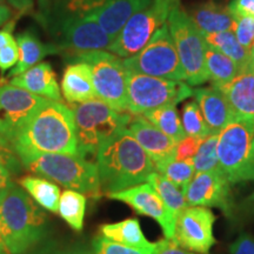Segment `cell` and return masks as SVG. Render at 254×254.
Wrapping results in <instances>:
<instances>
[{"label": "cell", "mask_w": 254, "mask_h": 254, "mask_svg": "<svg viewBox=\"0 0 254 254\" xmlns=\"http://www.w3.org/2000/svg\"><path fill=\"white\" fill-rule=\"evenodd\" d=\"M57 31L60 37V49L73 50L74 53L109 50L114 41L97 21L87 15L62 17Z\"/></svg>", "instance_id": "cell-14"}, {"label": "cell", "mask_w": 254, "mask_h": 254, "mask_svg": "<svg viewBox=\"0 0 254 254\" xmlns=\"http://www.w3.org/2000/svg\"><path fill=\"white\" fill-rule=\"evenodd\" d=\"M245 180H254V141L251 148L247 163L244 166L239 176V182H245Z\"/></svg>", "instance_id": "cell-45"}, {"label": "cell", "mask_w": 254, "mask_h": 254, "mask_svg": "<svg viewBox=\"0 0 254 254\" xmlns=\"http://www.w3.org/2000/svg\"><path fill=\"white\" fill-rule=\"evenodd\" d=\"M47 99L12 84L0 86V134L13 142L25 125Z\"/></svg>", "instance_id": "cell-12"}, {"label": "cell", "mask_w": 254, "mask_h": 254, "mask_svg": "<svg viewBox=\"0 0 254 254\" xmlns=\"http://www.w3.org/2000/svg\"><path fill=\"white\" fill-rule=\"evenodd\" d=\"M58 212L74 231H81L86 212V198L74 190H65L60 195Z\"/></svg>", "instance_id": "cell-31"}, {"label": "cell", "mask_w": 254, "mask_h": 254, "mask_svg": "<svg viewBox=\"0 0 254 254\" xmlns=\"http://www.w3.org/2000/svg\"><path fill=\"white\" fill-rule=\"evenodd\" d=\"M182 123L186 135L204 139L211 134L196 101H187L184 105Z\"/></svg>", "instance_id": "cell-34"}, {"label": "cell", "mask_w": 254, "mask_h": 254, "mask_svg": "<svg viewBox=\"0 0 254 254\" xmlns=\"http://www.w3.org/2000/svg\"><path fill=\"white\" fill-rule=\"evenodd\" d=\"M5 1H7L14 8L23 9V11L31 8L32 5H33V0H5Z\"/></svg>", "instance_id": "cell-48"}, {"label": "cell", "mask_w": 254, "mask_h": 254, "mask_svg": "<svg viewBox=\"0 0 254 254\" xmlns=\"http://www.w3.org/2000/svg\"><path fill=\"white\" fill-rule=\"evenodd\" d=\"M62 93L69 104H81L97 98L90 66L82 60L68 64L62 79Z\"/></svg>", "instance_id": "cell-22"}, {"label": "cell", "mask_w": 254, "mask_h": 254, "mask_svg": "<svg viewBox=\"0 0 254 254\" xmlns=\"http://www.w3.org/2000/svg\"><path fill=\"white\" fill-rule=\"evenodd\" d=\"M252 52H254V43H253V47H252Z\"/></svg>", "instance_id": "cell-54"}, {"label": "cell", "mask_w": 254, "mask_h": 254, "mask_svg": "<svg viewBox=\"0 0 254 254\" xmlns=\"http://www.w3.org/2000/svg\"><path fill=\"white\" fill-rule=\"evenodd\" d=\"M205 64L209 80L215 87L228 84L241 71L236 62L214 50L213 47L208 46L207 44H206L205 50Z\"/></svg>", "instance_id": "cell-28"}, {"label": "cell", "mask_w": 254, "mask_h": 254, "mask_svg": "<svg viewBox=\"0 0 254 254\" xmlns=\"http://www.w3.org/2000/svg\"><path fill=\"white\" fill-rule=\"evenodd\" d=\"M78 140V154L82 158L97 157L98 151L131 123V114L112 109L103 100L94 99L72 107Z\"/></svg>", "instance_id": "cell-5"}, {"label": "cell", "mask_w": 254, "mask_h": 254, "mask_svg": "<svg viewBox=\"0 0 254 254\" xmlns=\"http://www.w3.org/2000/svg\"><path fill=\"white\" fill-rule=\"evenodd\" d=\"M215 215L208 207L187 206L178 215L173 239L183 249L199 254H208L215 245L213 225Z\"/></svg>", "instance_id": "cell-13"}, {"label": "cell", "mask_w": 254, "mask_h": 254, "mask_svg": "<svg viewBox=\"0 0 254 254\" xmlns=\"http://www.w3.org/2000/svg\"><path fill=\"white\" fill-rule=\"evenodd\" d=\"M236 19V34L240 45L252 53V47L254 43V18L251 15H234Z\"/></svg>", "instance_id": "cell-38"}, {"label": "cell", "mask_w": 254, "mask_h": 254, "mask_svg": "<svg viewBox=\"0 0 254 254\" xmlns=\"http://www.w3.org/2000/svg\"><path fill=\"white\" fill-rule=\"evenodd\" d=\"M193 97L199 105L211 134H218L227 124L236 119L225 95L213 85L195 88L193 90Z\"/></svg>", "instance_id": "cell-19"}, {"label": "cell", "mask_w": 254, "mask_h": 254, "mask_svg": "<svg viewBox=\"0 0 254 254\" xmlns=\"http://www.w3.org/2000/svg\"><path fill=\"white\" fill-rule=\"evenodd\" d=\"M92 247H93L94 254H155L157 243H155V246L151 249H136V247L114 243L100 236L94 238V240L92 241Z\"/></svg>", "instance_id": "cell-36"}, {"label": "cell", "mask_w": 254, "mask_h": 254, "mask_svg": "<svg viewBox=\"0 0 254 254\" xmlns=\"http://www.w3.org/2000/svg\"><path fill=\"white\" fill-rule=\"evenodd\" d=\"M252 53H253V55H254V52H252Z\"/></svg>", "instance_id": "cell-55"}, {"label": "cell", "mask_w": 254, "mask_h": 254, "mask_svg": "<svg viewBox=\"0 0 254 254\" xmlns=\"http://www.w3.org/2000/svg\"><path fill=\"white\" fill-rule=\"evenodd\" d=\"M100 236L114 243L136 249H151L155 246L154 243L146 239L138 219L129 218L113 224H105L100 227Z\"/></svg>", "instance_id": "cell-25"}, {"label": "cell", "mask_w": 254, "mask_h": 254, "mask_svg": "<svg viewBox=\"0 0 254 254\" xmlns=\"http://www.w3.org/2000/svg\"><path fill=\"white\" fill-rule=\"evenodd\" d=\"M12 147L18 157L32 153L78 154L72 109L60 101L46 100L21 129Z\"/></svg>", "instance_id": "cell-1"}, {"label": "cell", "mask_w": 254, "mask_h": 254, "mask_svg": "<svg viewBox=\"0 0 254 254\" xmlns=\"http://www.w3.org/2000/svg\"><path fill=\"white\" fill-rule=\"evenodd\" d=\"M13 182L11 179V173L4 165L0 163V193L5 192L9 187L13 185Z\"/></svg>", "instance_id": "cell-47"}, {"label": "cell", "mask_w": 254, "mask_h": 254, "mask_svg": "<svg viewBox=\"0 0 254 254\" xmlns=\"http://www.w3.org/2000/svg\"><path fill=\"white\" fill-rule=\"evenodd\" d=\"M190 17L201 33L234 31L236 27V19L230 7L214 0H207L196 5Z\"/></svg>", "instance_id": "cell-23"}, {"label": "cell", "mask_w": 254, "mask_h": 254, "mask_svg": "<svg viewBox=\"0 0 254 254\" xmlns=\"http://www.w3.org/2000/svg\"><path fill=\"white\" fill-rule=\"evenodd\" d=\"M17 44L19 49V60L17 65L11 71L12 78L33 67L46 56L63 52V50L58 45L44 44L39 38L28 31L18 34Z\"/></svg>", "instance_id": "cell-24"}, {"label": "cell", "mask_w": 254, "mask_h": 254, "mask_svg": "<svg viewBox=\"0 0 254 254\" xmlns=\"http://www.w3.org/2000/svg\"><path fill=\"white\" fill-rule=\"evenodd\" d=\"M11 15H12L11 8H9L7 5L0 4V26L4 25L6 21H8L9 18H11Z\"/></svg>", "instance_id": "cell-49"}, {"label": "cell", "mask_w": 254, "mask_h": 254, "mask_svg": "<svg viewBox=\"0 0 254 254\" xmlns=\"http://www.w3.org/2000/svg\"><path fill=\"white\" fill-rule=\"evenodd\" d=\"M45 214L23 187L13 184L0 193V236L9 254H26L45 241Z\"/></svg>", "instance_id": "cell-3"}, {"label": "cell", "mask_w": 254, "mask_h": 254, "mask_svg": "<svg viewBox=\"0 0 254 254\" xmlns=\"http://www.w3.org/2000/svg\"><path fill=\"white\" fill-rule=\"evenodd\" d=\"M19 60V49L17 39L9 43L7 46L0 50V69L1 72L8 71L17 65Z\"/></svg>", "instance_id": "cell-41"}, {"label": "cell", "mask_w": 254, "mask_h": 254, "mask_svg": "<svg viewBox=\"0 0 254 254\" xmlns=\"http://www.w3.org/2000/svg\"><path fill=\"white\" fill-rule=\"evenodd\" d=\"M225 95L236 119L254 126V67L239 72L233 80L218 87Z\"/></svg>", "instance_id": "cell-18"}, {"label": "cell", "mask_w": 254, "mask_h": 254, "mask_svg": "<svg viewBox=\"0 0 254 254\" xmlns=\"http://www.w3.org/2000/svg\"><path fill=\"white\" fill-rule=\"evenodd\" d=\"M151 0H107L99 9L88 14L113 40L118 37L127 21L141 11Z\"/></svg>", "instance_id": "cell-20"}, {"label": "cell", "mask_w": 254, "mask_h": 254, "mask_svg": "<svg viewBox=\"0 0 254 254\" xmlns=\"http://www.w3.org/2000/svg\"><path fill=\"white\" fill-rule=\"evenodd\" d=\"M182 0H151L127 21L109 51L120 58H129L146 46L153 34L167 23L168 17Z\"/></svg>", "instance_id": "cell-8"}, {"label": "cell", "mask_w": 254, "mask_h": 254, "mask_svg": "<svg viewBox=\"0 0 254 254\" xmlns=\"http://www.w3.org/2000/svg\"><path fill=\"white\" fill-rule=\"evenodd\" d=\"M20 186L40 207L52 213L58 212L62 192L55 183L43 177L28 176L20 180Z\"/></svg>", "instance_id": "cell-26"}, {"label": "cell", "mask_w": 254, "mask_h": 254, "mask_svg": "<svg viewBox=\"0 0 254 254\" xmlns=\"http://www.w3.org/2000/svg\"><path fill=\"white\" fill-rule=\"evenodd\" d=\"M53 1L56 2V7L63 17H85L99 9L107 0H53Z\"/></svg>", "instance_id": "cell-35"}, {"label": "cell", "mask_w": 254, "mask_h": 254, "mask_svg": "<svg viewBox=\"0 0 254 254\" xmlns=\"http://www.w3.org/2000/svg\"><path fill=\"white\" fill-rule=\"evenodd\" d=\"M142 116L152 125L160 129L167 136L172 138L176 142H179L186 136L182 119H180L179 113H178L177 105H166V106L148 111Z\"/></svg>", "instance_id": "cell-29"}, {"label": "cell", "mask_w": 254, "mask_h": 254, "mask_svg": "<svg viewBox=\"0 0 254 254\" xmlns=\"http://www.w3.org/2000/svg\"><path fill=\"white\" fill-rule=\"evenodd\" d=\"M0 163L9 171V173L17 174L20 172L21 161L18 154L12 147V145L5 140V138L0 134Z\"/></svg>", "instance_id": "cell-39"}, {"label": "cell", "mask_w": 254, "mask_h": 254, "mask_svg": "<svg viewBox=\"0 0 254 254\" xmlns=\"http://www.w3.org/2000/svg\"><path fill=\"white\" fill-rule=\"evenodd\" d=\"M26 254H94V252L77 244H65L50 240L43 241Z\"/></svg>", "instance_id": "cell-37"}, {"label": "cell", "mask_w": 254, "mask_h": 254, "mask_svg": "<svg viewBox=\"0 0 254 254\" xmlns=\"http://www.w3.org/2000/svg\"><path fill=\"white\" fill-rule=\"evenodd\" d=\"M155 254H199L183 249L174 239H165L158 241L155 247Z\"/></svg>", "instance_id": "cell-43"}, {"label": "cell", "mask_w": 254, "mask_h": 254, "mask_svg": "<svg viewBox=\"0 0 254 254\" xmlns=\"http://www.w3.org/2000/svg\"><path fill=\"white\" fill-rule=\"evenodd\" d=\"M205 43L214 50L227 56L236 62L241 71L250 66L252 60V53L244 49L238 41L233 31L218 32V33H201Z\"/></svg>", "instance_id": "cell-27"}, {"label": "cell", "mask_w": 254, "mask_h": 254, "mask_svg": "<svg viewBox=\"0 0 254 254\" xmlns=\"http://www.w3.org/2000/svg\"><path fill=\"white\" fill-rule=\"evenodd\" d=\"M232 14L251 15L254 18V0H232L228 4Z\"/></svg>", "instance_id": "cell-44"}, {"label": "cell", "mask_w": 254, "mask_h": 254, "mask_svg": "<svg viewBox=\"0 0 254 254\" xmlns=\"http://www.w3.org/2000/svg\"><path fill=\"white\" fill-rule=\"evenodd\" d=\"M254 141V126L245 120L234 119L218 133L219 171L231 184L239 183Z\"/></svg>", "instance_id": "cell-11"}, {"label": "cell", "mask_w": 254, "mask_h": 254, "mask_svg": "<svg viewBox=\"0 0 254 254\" xmlns=\"http://www.w3.org/2000/svg\"><path fill=\"white\" fill-rule=\"evenodd\" d=\"M167 24L185 73L186 84L190 86L205 84L209 78L205 64L206 43L201 32L180 6L170 14Z\"/></svg>", "instance_id": "cell-7"}, {"label": "cell", "mask_w": 254, "mask_h": 254, "mask_svg": "<svg viewBox=\"0 0 254 254\" xmlns=\"http://www.w3.org/2000/svg\"><path fill=\"white\" fill-rule=\"evenodd\" d=\"M244 209H246L250 214L254 215V190L244 201Z\"/></svg>", "instance_id": "cell-50"}, {"label": "cell", "mask_w": 254, "mask_h": 254, "mask_svg": "<svg viewBox=\"0 0 254 254\" xmlns=\"http://www.w3.org/2000/svg\"><path fill=\"white\" fill-rule=\"evenodd\" d=\"M9 84L47 100H62L57 75L49 63L37 64L21 74L12 78Z\"/></svg>", "instance_id": "cell-21"}, {"label": "cell", "mask_w": 254, "mask_h": 254, "mask_svg": "<svg viewBox=\"0 0 254 254\" xmlns=\"http://www.w3.org/2000/svg\"><path fill=\"white\" fill-rule=\"evenodd\" d=\"M0 251H1V252H6V253H8V251L6 250V246H5L4 241H2V238H1V236H0ZM8 254H9V253H8Z\"/></svg>", "instance_id": "cell-51"}, {"label": "cell", "mask_w": 254, "mask_h": 254, "mask_svg": "<svg viewBox=\"0 0 254 254\" xmlns=\"http://www.w3.org/2000/svg\"><path fill=\"white\" fill-rule=\"evenodd\" d=\"M39 1L41 2V4H46V2L49 1V0H39Z\"/></svg>", "instance_id": "cell-52"}, {"label": "cell", "mask_w": 254, "mask_h": 254, "mask_svg": "<svg viewBox=\"0 0 254 254\" xmlns=\"http://www.w3.org/2000/svg\"><path fill=\"white\" fill-rule=\"evenodd\" d=\"M157 172L163 174L168 182L174 184L178 189H180L184 192L194 177L195 168L193 160H177V159H174Z\"/></svg>", "instance_id": "cell-32"}, {"label": "cell", "mask_w": 254, "mask_h": 254, "mask_svg": "<svg viewBox=\"0 0 254 254\" xmlns=\"http://www.w3.org/2000/svg\"><path fill=\"white\" fill-rule=\"evenodd\" d=\"M126 82L127 111L135 116L166 105H177L193 95L190 85L172 79L127 71Z\"/></svg>", "instance_id": "cell-6"}, {"label": "cell", "mask_w": 254, "mask_h": 254, "mask_svg": "<svg viewBox=\"0 0 254 254\" xmlns=\"http://www.w3.org/2000/svg\"><path fill=\"white\" fill-rule=\"evenodd\" d=\"M13 28H14V23H9L8 25L0 30V50L4 49L5 46H7L9 43L15 40V38L13 36Z\"/></svg>", "instance_id": "cell-46"}, {"label": "cell", "mask_w": 254, "mask_h": 254, "mask_svg": "<svg viewBox=\"0 0 254 254\" xmlns=\"http://www.w3.org/2000/svg\"><path fill=\"white\" fill-rule=\"evenodd\" d=\"M21 165L53 183L82 194L99 196L100 180L97 164L79 154L32 153L19 155Z\"/></svg>", "instance_id": "cell-4"}, {"label": "cell", "mask_w": 254, "mask_h": 254, "mask_svg": "<svg viewBox=\"0 0 254 254\" xmlns=\"http://www.w3.org/2000/svg\"><path fill=\"white\" fill-rule=\"evenodd\" d=\"M110 199L118 200L129 205L136 213L152 218L163 228L166 239H173L176 230V220L171 217L170 212L150 183H142L129 189L107 194Z\"/></svg>", "instance_id": "cell-15"}, {"label": "cell", "mask_w": 254, "mask_h": 254, "mask_svg": "<svg viewBox=\"0 0 254 254\" xmlns=\"http://www.w3.org/2000/svg\"><path fill=\"white\" fill-rule=\"evenodd\" d=\"M0 254H8V253H6V252H1V251H0Z\"/></svg>", "instance_id": "cell-53"}, {"label": "cell", "mask_w": 254, "mask_h": 254, "mask_svg": "<svg viewBox=\"0 0 254 254\" xmlns=\"http://www.w3.org/2000/svg\"><path fill=\"white\" fill-rule=\"evenodd\" d=\"M218 134H209L202 139L195 157L193 158L195 173L219 170L218 160Z\"/></svg>", "instance_id": "cell-33"}, {"label": "cell", "mask_w": 254, "mask_h": 254, "mask_svg": "<svg viewBox=\"0 0 254 254\" xmlns=\"http://www.w3.org/2000/svg\"><path fill=\"white\" fill-rule=\"evenodd\" d=\"M123 62L129 72L185 81V73L167 23L155 32L144 49Z\"/></svg>", "instance_id": "cell-9"}, {"label": "cell", "mask_w": 254, "mask_h": 254, "mask_svg": "<svg viewBox=\"0 0 254 254\" xmlns=\"http://www.w3.org/2000/svg\"><path fill=\"white\" fill-rule=\"evenodd\" d=\"M202 139L196 136L186 135L179 142H177L176 159L177 160H193L198 152Z\"/></svg>", "instance_id": "cell-40"}, {"label": "cell", "mask_w": 254, "mask_h": 254, "mask_svg": "<svg viewBox=\"0 0 254 254\" xmlns=\"http://www.w3.org/2000/svg\"><path fill=\"white\" fill-rule=\"evenodd\" d=\"M74 56L90 66L98 99L120 112L127 111V69L122 58L110 51L75 52Z\"/></svg>", "instance_id": "cell-10"}, {"label": "cell", "mask_w": 254, "mask_h": 254, "mask_svg": "<svg viewBox=\"0 0 254 254\" xmlns=\"http://www.w3.org/2000/svg\"><path fill=\"white\" fill-rule=\"evenodd\" d=\"M230 182L220 171L195 173L184 190L187 206L218 207L230 212Z\"/></svg>", "instance_id": "cell-16"}, {"label": "cell", "mask_w": 254, "mask_h": 254, "mask_svg": "<svg viewBox=\"0 0 254 254\" xmlns=\"http://www.w3.org/2000/svg\"><path fill=\"white\" fill-rule=\"evenodd\" d=\"M147 183L154 187L159 195L163 199L164 204L170 212L171 217L177 221L178 215L182 213L184 208L187 207V202L184 192L172 184L157 171L152 172L147 178Z\"/></svg>", "instance_id": "cell-30"}, {"label": "cell", "mask_w": 254, "mask_h": 254, "mask_svg": "<svg viewBox=\"0 0 254 254\" xmlns=\"http://www.w3.org/2000/svg\"><path fill=\"white\" fill-rule=\"evenodd\" d=\"M127 128L153 161L155 171L176 159L177 142L152 125L144 116L132 118Z\"/></svg>", "instance_id": "cell-17"}, {"label": "cell", "mask_w": 254, "mask_h": 254, "mask_svg": "<svg viewBox=\"0 0 254 254\" xmlns=\"http://www.w3.org/2000/svg\"><path fill=\"white\" fill-rule=\"evenodd\" d=\"M230 254H254V238L243 233L230 246Z\"/></svg>", "instance_id": "cell-42"}, {"label": "cell", "mask_w": 254, "mask_h": 254, "mask_svg": "<svg viewBox=\"0 0 254 254\" xmlns=\"http://www.w3.org/2000/svg\"><path fill=\"white\" fill-rule=\"evenodd\" d=\"M100 189L106 194L147 182L155 167L128 128L114 135L97 153Z\"/></svg>", "instance_id": "cell-2"}]
</instances>
